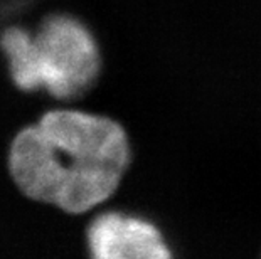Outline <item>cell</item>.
<instances>
[{"mask_svg":"<svg viewBox=\"0 0 261 259\" xmlns=\"http://www.w3.org/2000/svg\"><path fill=\"white\" fill-rule=\"evenodd\" d=\"M10 79L56 104H80L101 79L105 59L91 27L69 12H47L34 24L0 31Z\"/></svg>","mask_w":261,"mask_h":259,"instance_id":"cell-2","label":"cell"},{"mask_svg":"<svg viewBox=\"0 0 261 259\" xmlns=\"http://www.w3.org/2000/svg\"><path fill=\"white\" fill-rule=\"evenodd\" d=\"M132 160V138L120 120L74 104H53L14 136L9 170L29 199L90 216L115 199Z\"/></svg>","mask_w":261,"mask_h":259,"instance_id":"cell-1","label":"cell"},{"mask_svg":"<svg viewBox=\"0 0 261 259\" xmlns=\"http://www.w3.org/2000/svg\"><path fill=\"white\" fill-rule=\"evenodd\" d=\"M90 259H174L170 246L152 220L121 207H101L86 222Z\"/></svg>","mask_w":261,"mask_h":259,"instance_id":"cell-3","label":"cell"}]
</instances>
